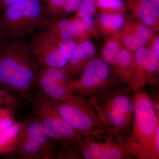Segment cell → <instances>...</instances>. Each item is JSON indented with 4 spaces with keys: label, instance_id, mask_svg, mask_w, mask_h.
I'll return each mask as SVG.
<instances>
[{
    "label": "cell",
    "instance_id": "cell-9",
    "mask_svg": "<svg viewBox=\"0 0 159 159\" xmlns=\"http://www.w3.org/2000/svg\"><path fill=\"white\" fill-rule=\"evenodd\" d=\"M76 151L82 159H135L128 141L114 136L107 129L84 137Z\"/></svg>",
    "mask_w": 159,
    "mask_h": 159
},
{
    "label": "cell",
    "instance_id": "cell-23",
    "mask_svg": "<svg viewBox=\"0 0 159 159\" xmlns=\"http://www.w3.org/2000/svg\"><path fill=\"white\" fill-rule=\"evenodd\" d=\"M21 0H0V12H2L9 6Z\"/></svg>",
    "mask_w": 159,
    "mask_h": 159
},
{
    "label": "cell",
    "instance_id": "cell-10",
    "mask_svg": "<svg viewBox=\"0 0 159 159\" xmlns=\"http://www.w3.org/2000/svg\"><path fill=\"white\" fill-rule=\"evenodd\" d=\"M31 36L29 43L38 62L57 68L66 65L77 45L75 41L57 39L42 30Z\"/></svg>",
    "mask_w": 159,
    "mask_h": 159
},
{
    "label": "cell",
    "instance_id": "cell-27",
    "mask_svg": "<svg viewBox=\"0 0 159 159\" xmlns=\"http://www.w3.org/2000/svg\"><path fill=\"white\" fill-rule=\"evenodd\" d=\"M1 39H0V49H1Z\"/></svg>",
    "mask_w": 159,
    "mask_h": 159
},
{
    "label": "cell",
    "instance_id": "cell-6",
    "mask_svg": "<svg viewBox=\"0 0 159 159\" xmlns=\"http://www.w3.org/2000/svg\"><path fill=\"white\" fill-rule=\"evenodd\" d=\"M51 102L60 116L83 137L107 129L90 99L74 94L66 100Z\"/></svg>",
    "mask_w": 159,
    "mask_h": 159
},
{
    "label": "cell",
    "instance_id": "cell-7",
    "mask_svg": "<svg viewBox=\"0 0 159 159\" xmlns=\"http://www.w3.org/2000/svg\"><path fill=\"white\" fill-rule=\"evenodd\" d=\"M112 73L104 59L93 58L85 64L78 78L71 80L70 88L77 96L92 99L124 83Z\"/></svg>",
    "mask_w": 159,
    "mask_h": 159
},
{
    "label": "cell",
    "instance_id": "cell-20",
    "mask_svg": "<svg viewBox=\"0 0 159 159\" xmlns=\"http://www.w3.org/2000/svg\"><path fill=\"white\" fill-rule=\"evenodd\" d=\"M96 5L105 10L122 9L124 6L123 0H95Z\"/></svg>",
    "mask_w": 159,
    "mask_h": 159
},
{
    "label": "cell",
    "instance_id": "cell-2",
    "mask_svg": "<svg viewBox=\"0 0 159 159\" xmlns=\"http://www.w3.org/2000/svg\"><path fill=\"white\" fill-rule=\"evenodd\" d=\"M159 104L148 92L137 90L134 119L128 143L135 159H159Z\"/></svg>",
    "mask_w": 159,
    "mask_h": 159
},
{
    "label": "cell",
    "instance_id": "cell-4",
    "mask_svg": "<svg viewBox=\"0 0 159 159\" xmlns=\"http://www.w3.org/2000/svg\"><path fill=\"white\" fill-rule=\"evenodd\" d=\"M42 0H21L0 14V39L26 37L50 22Z\"/></svg>",
    "mask_w": 159,
    "mask_h": 159
},
{
    "label": "cell",
    "instance_id": "cell-5",
    "mask_svg": "<svg viewBox=\"0 0 159 159\" xmlns=\"http://www.w3.org/2000/svg\"><path fill=\"white\" fill-rule=\"evenodd\" d=\"M31 101L33 116L39 120L48 136L61 149L77 153L76 148L84 137L60 116L49 99L37 95Z\"/></svg>",
    "mask_w": 159,
    "mask_h": 159
},
{
    "label": "cell",
    "instance_id": "cell-26",
    "mask_svg": "<svg viewBox=\"0 0 159 159\" xmlns=\"http://www.w3.org/2000/svg\"><path fill=\"white\" fill-rule=\"evenodd\" d=\"M6 92V91L4 90H3L2 89L0 88V93H4V92Z\"/></svg>",
    "mask_w": 159,
    "mask_h": 159
},
{
    "label": "cell",
    "instance_id": "cell-17",
    "mask_svg": "<svg viewBox=\"0 0 159 159\" xmlns=\"http://www.w3.org/2000/svg\"><path fill=\"white\" fill-rule=\"evenodd\" d=\"M96 7L97 5L95 0H83L77 10L78 16L79 18L86 20L91 26H93Z\"/></svg>",
    "mask_w": 159,
    "mask_h": 159
},
{
    "label": "cell",
    "instance_id": "cell-12",
    "mask_svg": "<svg viewBox=\"0 0 159 159\" xmlns=\"http://www.w3.org/2000/svg\"><path fill=\"white\" fill-rule=\"evenodd\" d=\"M95 47L86 41L77 43L70 59L64 67L61 68L69 79L72 80L82 70L85 61L93 54Z\"/></svg>",
    "mask_w": 159,
    "mask_h": 159
},
{
    "label": "cell",
    "instance_id": "cell-8",
    "mask_svg": "<svg viewBox=\"0 0 159 159\" xmlns=\"http://www.w3.org/2000/svg\"><path fill=\"white\" fill-rule=\"evenodd\" d=\"M58 148L33 116L26 119L16 144L6 155L11 159H52Z\"/></svg>",
    "mask_w": 159,
    "mask_h": 159
},
{
    "label": "cell",
    "instance_id": "cell-1",
    "mask_svg": "<svg viewBox=\"0 0 159 159\" xmlns=\"http://www.w3.org/2000/svg\"><path fill=\"white\" fill-rule=\"evenodd\" d=\"M38 67V61L26 37L1 40V89L19 99L31 100Z\"/></svg>",
    "mask_w": 159,
    "mask_h": 159
},
{
    "label": "cell",
    "instance_id": "cell-16",
    "mask_svg": "<svg viewBox=\"0 0 159 159\" xmlns=\"http://www.w3.org/2000/svg\"><path fill=\"white\" fill-rule=\"evenodd\" d=\"M99 20L107 29L116 30L122 28L125 23V18L120 14L103 12L100 15Z\"/></svg>",
    "mask_w": 159,
    "mask_h": 159
},
{
    "label": "cell",
    "instance_id": "cell-15",
    "mask_svg": "<svg viewBox=\"0 0 159 159\" xmlns=\"http://www.w3.org/2000/svg\"><path fill=\"white\" fill-rule=\"evenodd\" d=\"M138 17L144 25H154L159 16V6L148 0H141L134 8Z\"/></svg>",
    "mask_w": 159,
    "mask_h": 159
},
{
    "label": "cell",
    "instance_id": "cell-13",
    "mask_svg": "<svg viewBox=\"0 0 159 159\" xmlns=\"http://www.w3.org/2000/svg\"><path fill=\"white\" fill-rule=\"evenodd\" d=\"M83 0H42L50 21L61 18L79 9Z\"/></svg>",
    "mask_w": 159,
    "mask_h": 159
},
{
    "label": "cell",
    "instance_id": "cell-24",
    "mask_svg": "<svg viewBox=\"0 0 159 159\" xmlns=\"http://www.w3.org/2000/svg\"><path fill=\"white\" fill-rule=\"evenodd\" d=\"M153 51L156 52L157 54H159V38L157 39L155 41L153 46Z\"/></svg>",
    "mask_w": 159,
    "mask_h": 159
},
{
    "label": "cell",
    "instance_id": "cell-19",
    "mask_svg": "<svg viewBox=\"0 0 159 159\" xmlns=\"http://www.w3.org/2000/svg\"><path fill=\"white\" fill-rule=\"evenodd\" d=\"M125 46L132 51H136L142 48L145 43L137 33L125 36L123 39Z\"/></svg>",
    "mask_w": 159,
    "mask_h": 159
},
{
    "label": "cell",
    "instance_id": "cell-11",
    "mask_svg": "<svg viewBox=\"0 0 159 159\" xmlns=\"http://www.w3.org/2000/svg\"><path fill=\"white\" fill-rule=\"evenodd\" d=\"M70 81L62 69L39 62L35 86L38 95L51 101L66 100L74 94L70 88Z\"/></svg>",
    "mask_w": 159,
    "mask_h": 159
},
{
    "label": "cell",
    "instance_id": "cell-25",
    "mask_svg": "<svg viewBox=\"0 0 159 159\" xmlns=\"http://www.w3.org/2000/svg\"><path fill=\"white\" fill-rule=\"evenodd\" d=\"M148 1H150L154 3V4L156 5L157 6H159V0H148Z\"/></svg>",
    "mask_w": 159,
    "mask_h": 159
},
{
    "label": "cell",
    "instance_id": "cell-18",
    "mask_svg": "<svg viewBox=\"0 0 159 159\" xmlns=\"http://www.w3.org/2000/svg\"><path fill=\"white\" fill-rule=\"evenodd\" d=\"M119 52V46L115 42H111L106 46L103 51V59L108 65L115 66Z\"/></svg>",
    "mask_w": 159,
    "mask_h": 159
},
{
    "label": "cell",
    "instance_id": "cell-21",
    "mask_svg": "<svg viewBox=\"0 0 159 159\" xmlns=\"http://www.w3.org/2000/svg\"><path fill=\"white\" fill-rule=\"evenodd\" d=\"M73 24L76 38L85 33L91 26L86 20L80 18L73 20Z\"/></svg>",
    "mask_w": 159,
    "mask_h": 159
},
{
    "label": "cell",
    "instance_id": "cell-3",
    "mask_svg": "<svg viewBox=\"0 0 159 159\" xmlns=\"http://www.w3.org/2000/svg\"><path fill=\"white\" fill-rule=\"evenodd\" d=\"M136 91L124 83L90 99L109 132L122 140L128 141L131 134Z\"/></svg>",
    "mask_w": 159,
    "mask_h": 159
},
{
    "label": "cell",
    "instance_id": "cell-22",
    "mask_svg": "<svg viewBox=\"0 0 159 159\" xmlns=\"http://www.w3.org/2000/svg\"><path fill=\"white\" fill-rule=\"evenodd\" d=\"M136 33L145 43L148 42L153 35V31L144 24H140L137 27Z\"/></svg>",
    "mask_w": 159,
    "mask_h": 159
},
{
    "label": "cell",
    "instance_id": "cell-14",
    "mask_svg": "<svg viewBox=\"0 0 159 159\" xmlns=\"http://www.w3.org/2000/svg\"><path fill=\"white\" fill-rule=\"evenodd\" d=\"M25 121L16 122L0 132V155L11 152L16 144Z\"/></svg>",
    "mask_w": 159,
    "mask_h": 159
}]
</instances>
